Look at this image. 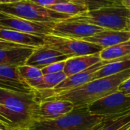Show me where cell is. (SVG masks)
I'll use <instances>...</instances> for the list:
<instances>
[{"instance_id":"34","label":"cell","mask_w":130,"mask_h":130,"mask_svg":"<svg viewBox=\"0 0 130 130\" xmlns=\"http://www.w3.org/2000/svg\"><path fill=\"white\" fill-rule=\"evenodd\" d=\"M127 130H130V127H129V129H127Z\"/></svg>"},{"instance_id":"15","label":"cell","mask_w":130,"mask_h":130,"mask_svg":"<svg viewBox=\"0 0 130 130\" xmlns=\"http://www.w3.org/2000/svg\"><path fill=\"white\" fill-rule=\"evenodd\" d=\"M36 48L18 46L0 49V65L22 66L31 56Z\"/></svg>"},{"instance_id":"33","label":"cell","mask_w":130,"mask_h":130,"mask_svg":"<svg viewBox=\"0 0 130 130\" xmlns=\"http://www.w3.org/2000/svg\"><path fill=\"white\" fill-rule=\"evenodd\" d=\"M105 122H106V121H105ZM105 122H104V123H105ZM104 123H102V124H101V126H102V125H103V124H104ZM100 126H99V127H100ZM99 127H98V128H97V129H94V130L98 129V128H99Z\"/></svg>"},{"instance_id":"21","label":"cell","mask_w":130,"mask_h":130,"mask_svg":"<svg viewBox=\"0 0 130 130\" xmlns=\"http://www.w3.org/2000/svg\"><path fill=\"white\" fill-rule=\"evenodd\" d=\"M18 68L22 78L32 88H34L39 83V81L43 76L41 70L36 67L24 64L18 67Z\"/></svg>"},{"instance_id":"22","label":"cell","mask_w":130,"mask_h":130,"mask_svg":"<svg viewBox=\"0 0 130 130\" xmlns=\"http://www.w3.org/2000/svg\"><path fill=\"white\" fill-rule=\"evenodd\" d=\"M130 127V113L116 119L107 120L96 130H127Z\"/></svg>"},{"instance_id":"2","label":"cell","mask_w":130,"mask_h":130,"mask_svg":"<svg viewBox=\"0 0 130 130\" xmlns=\"http://www.w3.org/2000/svg\"><path fill=\"white\" fill-rule=\"evenodd\" d=\"M108 120L91 114L88 107H77L55 120L31 121L21 130H94Z\"/></svg>"},{"instance_id":"30","label":"cell","mask_w":130,"mask_h":130,"mask_svg":"<svg viewBox=\"0 0 130 130\" xmlns=\"http://www.w3.org/2000/svg\"><path fill=\"white\" fill-rule=\"evenodd\" d=\"M5 2V4H8V3H14V2H21L23 0H3Z\"/></svg>"},{"instance_id":"31","label":"cell","mask_w":130,"mask_h":130,"mask_svg":"<svg viewBox=\"0 0 130 130\" xmlns=\"http://www.w3.org/2000/svg\"><path fill=\"white\" fill-rule=\"evenodd\" d=\"M111 1H113L117 4H122V2H123V0H111Z\"/></svg>"},{"instance_id":"9","label":"cell","mask_w":130,"mask_h":130,"mask_svg":"<svg viewBox=\"0 0 130 130\" xmlns=\"http://www.w3.org/2000/svg\"><path fill=\"white\" fill-rule=\"evenodd\" d=\"M104 30L106 29L94 25L66 19L56 23L52 34L82 40Z\"/></svg>"},{"instance_id":"5","label":"cell","mask_w":130,"mask_h":130,"mask_svg":"<svg viewBox=\"0 0 130 130\" xmlns=\"http://www.w3.org/2000/svg\"><path fill=\"white\" fill-rule=\"evenodd\" d=\"M0 13L40 22H59L69 18V15L59 13L47 8L34 4L28 0L1 4Z\"/></svg>"},{"instance_id":"28","label":"cell","mask_w":130,"mask_h":130,"mask_svg":"<svg viewBox=\"0 0 130 130\" xmlns=\"http://www.w3.org/2000/svg\"><path fill=\"white\" fill-rule=\"evenodd\" d=\"M0 130H10V129L5 123L0 121Z\"/></svg>"},{"instance_id":"1","label":"cell","mask_w":130,"mask_h":130,"mask_svg":"<svg viewBox=\"0 0 130 130\" xmlns=\"http://www.w3.org/2000/svg\"><path fill=\"white\" fill-rule=\"evenodd\" d=\"M129 78H130V69L115 75L94 80L72 90L50 95L41 102L62 100L71 102L75 108L87 107L92 103L117 92L120 85Z\"/></svg>"},{"instance_id":"18","label":"cell","mask_w":130,"mask_h":130,"mask_svg":"<svg viewBox=\"0 0 130 130\" xmlns=\"http://www.w3.org/2000/svg\"><path fill=\"white\" fill-rule=\"evenodd\" d=\"M102 61L130 60V40L128 41L104 48L99 53Z\"/></svg>"},{"instance_id":"8","label":"cell","mask_w":130,"mask_h":130,"mask_svg":"<svg viewBox=\"0 0 130 130\" xmlns=\"http://www.w3.org/2000/svg\"><path fill=\"white\" fill-rule=\"evenodd\" d=\"M56 22H40L23 19L0 13V28L12 29L18 31L45 36L52 34Z\"/></svg>"},{"instance_id":"27","label":"cell","mask_w":130,"mask_h":130,"mask_svg":"<svg viewBox=\"0 0 130 130\" xmlns=\"http://www.w3.org/2000/svg\"><path fill=\"white\" fill-rule=\"evenodd\" d=\"M18 46H21V45H18V44H13V43H11V42H8V41L0 40V49L14 48V47H18Z\"/></svg>"},{"instance_id":"12","label":"cell","mask_w":130,"mask_h":130,"mask_svg":"<svg viewBox=\"0 0 130 130\" xmlns=\"http://www.w3.org/2000/svg\"><path fill=\"white\" fill-rule=\"evenodd\" d=\"M69 58H70L69 56L64 55L57 51L42 46L35 48L31 56L27 61L26 64L41 70L53 63L66 61Z\"/></svg>"},{"instance_id":"11","label":"cell","mask_w":130,"mask_h":130,"mask_svg":"<svg viewBox=\"0 0 130 130\" xmlns=\"http://www.w3.org/2000/svg\"><path fill=\"white\" fill-rule=\"evenodd\" d=\"M0 89L24 93L34 92L22 78L18 67L10 65H0Z\"/></svg>"},{"instance_id":"16","label":"cell","mask_w":130,"mask_h":130,"mask_svg":"<svg viewBox=\"0 0 130 130\" xmlns=\"http://www.w3.org/2000/svg\"><path fill=\"white\" fill-rule=\"evenodd\" d=\"M101 61L102 60L99 56V53L91 55L70 57L66 61L64 73L67 75V77L72 76L90 68Z\"/></svg>"},{"instance_id":"4","label":"cell","mask_w":130,"mask_h":130,"mask_svg":"<svg viewBox=\"0 0 130 130\" xmlns=\"http://www.w3.org/2000/svg\"><path fill=\"white\" fill-rule=\"evenodd\" d=\"M0 103L12 116L15 130L23 129L32 121L33 115L39 104L34 92L24 93L2 89H0Z\"/></svg>"},{"instance_id":"13","label":"cell","mask_w":130,"mask_h":130,"mask_svg":"<svg viewBox=\"0 0 130 130\" xmlns=\"http://www.w3.org/2000/svg\"><path fill=\"white\" fill-rule=\"evenodd\" d=\"M44 36H38L0 28V40L30 48H40L44 44Z\"/></svg>"},{"instance_id":"25","label":"cell","mask_w":130,"mask_h":130,"mask_svg":"<svg viewBox=\"0 0 130 130\" xmlns=\"http://www.w3.org/2000/svg\"><path fill=\"white\" fill-rule=\"evenodd\" d=\"M34 4H37L38 5L47 8L49 6L53 5H56L59 3H62V2H69V1H72V0H28Z\"/></svg>"},{"instance_id":"29","label":"cell","mask_w":130,"mask_h":130,"mask_svg":"<svg viewBox=\"0 0 130 130\" xmlns=\"http://www.w3.org/2000/svg\"><path fill=\"white\" fill-rule=\"evenodd\" d=\"M122 4L126 5V7H128L130 9V0H123Z\"/></svg>"},{"instance_id":"32","label":"cell","mask_w":130,"mask_h":130,"mask_svg":"<svg viewBox=\"0 0 130 130\" xmlns=\"http://www.w3.org/2000/svg\"><path fill=\"white\" fill-rule=\"evenodd\" d=\"M1 4H5V2L3 0H0V5Z\"/></svg>"},{"instance_id":"17","label":"cell","mask_w":130,"mask_h":130,"mask_svg":"<svg viewBox=\"0 0 130 130\" xmlns=\"http://www.w3.org/2000/svg\"><path fill=\"white\" fill-rule=\"evenodd\" d=\"M47 8L59 13L69 15L70 16L77 15L91 11L85 0H72L49 6Z\"/></svg>"},{"instance_id":"26","label":"cell","mask_w":130,"mask_h":130,"mask_svg":"<svg viewBox=\"0 0 130 130\" xmlns=\"http://www.w3.org/2000/svg\"><path fill=\"white\" fill-rule=\"evenodd\" d=\"M118 91L123 94L130 96V78H129L128 80H126V81H124L123 83H122L120 85V87L118 88Z\"/></svg>"},{"instance_id":"7","label":"cell","mask_w":130,"mask_h":130,"mask_svg":"<svg viewBox=\"0 0 130 130\" xmlns=\"http://www.w3.org/2000/svg\"><path fill=\"white\" fill-rule=\"evenodd\" d=\"M88 110L93 115L119 118L130 113V96L117 91L88 105Z\"/></svg>"},{"instance_id":"19","label":"cell","mask_w":130,"mask_h":130,"mask_svg":"<svg viewBox=\"0 0 130 130\" xmlns=\"http://www.w3.org/2000/svg\"><path fill=\"white\" fill-rule=\"evenodd\" d=\"M130 69V60H115L114 61L104 65L98 70L93 77V80L115 75Z\"/></svg>"},{"instance_id":"6","label":"cell","mask_w":130,"mask_h":130,"mask_svg":"<svg viewBox=\"0 0 130 130\" xmlns=\"http://www.w3.org/2000/svg\"><path fill=\"white\" fill-rule=\"evenodd\" d=\"M43 40V46L57 51L69 57L95 54L103 50L101 47L90 42L52 34L45 35Z\"/></svg>"},{"instance_id":"14","label":"cell","mask_w":130,"mask_h":130,"mask_svg":"<svg viewBox=\"0 0 130 130\" xmlns=\"http://www.w3.org/2000/svg\"><path fill=\"white\" fill-rule=\"evenodd\" d=\"M129 40L130 31L112 30H104L91 37L82 39V41L98 45L103 49L128 41Z\"/></svg>"},{"instance_id":"24","label":"cell","mask_w":130,"mask_h":130,"mask_svg":"<svg viewBox=\"0 0 130 130\" xmlns=\"http://www.w3.org/2000/svg\"><path fill=\"white\" fill-rule=\"evenodd\" d=\"M65 65H66V61L53 63V64H50V65L42 68L41 71H42L43 75L50 74H56V73L62 72V71H64Z\"/></svg>"},{"instance_id":"3","label":"cell","mask_w":130,"mask_h":130,"mask_svg":"<svg viewBox=\"0 0 130 130\" xmlns=\"http://www.w3.org/2000/svg\"><path fill=\"white\" fill-rule=\"evenodd\" d=\"M69 21L94 25L106 30L130 31V9L123 4H113L71 16Z\"/></svg>"},{"instance_id":"23","label":"cell","mask_w":130,"mask_h":130,"mask_svg":"<svg viewBox=\"0 0 130 130\" xmlns=\"http://www.w3.org/2000/svg\"><path fill=\"white\" fill-rule=\"evenodd\" d=\"M0 121L5 123L10 130H15V125L12 116L2 103H0Z\"/></svg>"},{"instance_id":"20","label":"cell","mask_w":130,"mask_h":130,"mask_svg":"<svg viewBox=\"0 0 130 130\" xmlns=\"http://www.w3.org/2000/svg\"><path fill=\"white\" fill-rule=\"evenodd\" d=\"M66 77L67 75L64 73V71L56 74L43 75L40 80L39 81V83L33 89L35 90H53L61 82H62Z\"/></svg>"},{"instance_id":"10","label":"cell","mask_w":130,"mask_h":130,"mask_svg":"<svg viewBox=\"0 0 130 130\" xmlns=\"http://www.w3.org/2000/svg\"><path fill=\"white\" fill-rule=\"evenodd\" d=\"M75 109V106L69 101L62 100H52L39 103L35 110L32 121L55 120L65 116Z\"/></svg>"}]
</instances>
